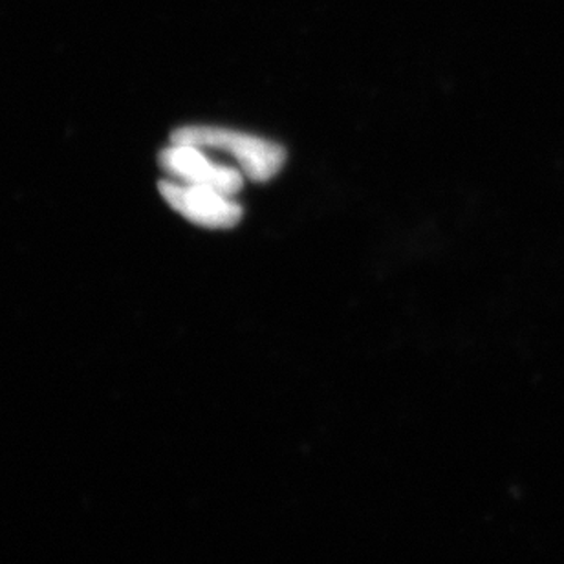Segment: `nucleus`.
Here are the masks:
<instances>
[{
    "mask_svg": "<svg viewBox=\"0 0 564 564\" xmlns=\"http://www.w3.org/2000/svg\"><path fill=\"white\" fill-rule=\"evenodd\" d=\"M163 171L184 184L207 185L224 195L234 196L242 189L245 178L234 167L213 163L200 147L171 143L160 154Z\"/></svg>",
    "mask_w": 564,
    "mask_h": 564,
    "instance_id": "nucleus-3",
    "label": "nucleus"
},
{
    "mask_svg": "<svg viewBox=\"0 0 564 564\" xmlns=\"http://www.w3.org/2000/svg\"><path fill=\"white\" fill-rule=\"evenodd\" d=\"M160 193L174 212L202 228H235L242 218V207L231 196L207 185L163 180Z\"/></svg>",
    "mask_w": 564,
    "mask_h": 564,
    "instance_id": "nucleus-2",
    "label": "nucleus"
},
{
    "mask_svg": "<svg viewBox=\"0 0 564 564\" xmlns=\"http://www.w3.org/2000/svg\"><path fill=\"white\" fill-rule=\"evenodd\" d=\"M171 143L229 152L239 162L246 176L256 182L272 180L286 160V151L278 143L223 127H182L173 132Z\"/></svg>",
    "mask_w": 564,
    "mask_h": 564,
    "instance_id": "nucleus-1",
    "label": "nucleus"
}]
</instances>
